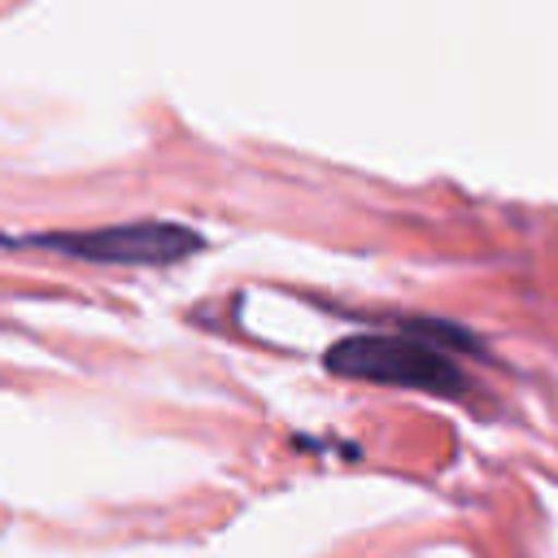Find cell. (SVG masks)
I'll return each instance as SVG.
<instances>
[{
	"instance_id": "cell-2",
	"label": "cell",
	"mask_w": 558,
	"mask_h": 558,
	"mask_svg": "<svg viewBox=\"0 0 558 558\" xmlns=\"http://www.w3.org/2000/svg\"><path fill=\"white\" fill-rule=\"evenodd\" d=\"M13 244L52 248V253L83 257V262H105V266H170L179 257H192L205 240L192 227H179V222H113V227H92V231L22 235Z\"/></svg>"
},
{
	"instance_id": "cell-1",
	"label": "cell",
	"mask_w": 558,
	"mask_h": 558,
	"mask_svg": "<svg viewBox=\"0 0 558 558\" xmlns=\"http://www.w3.org/2000/svg\"><path fill=\"white\" fill-rule=\"evenodd\" d=\"M432 336H436V323H410L401 331L344 336L327 349V371H336L344 379L423 388L436 397H453V392H462V371Z\"/></svg>"
}]
</instances>
